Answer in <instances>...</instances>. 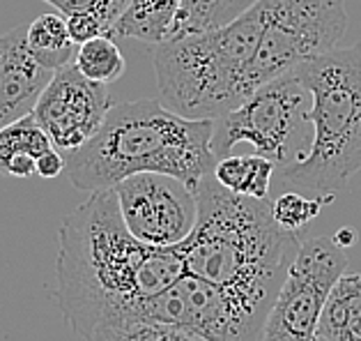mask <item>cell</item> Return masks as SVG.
<instances>
[{
    "label": "cell",
    "mask_w": 361,
    "mask_h": 341,
    "mask_svg": "<svg viewBox=\"0 0 361 341\" xmlns=\"http://www.w3.org/2000/svg\"><path fill=\"white\" fill-rule=\"evenodd\" d=\"M56 297L67 323L87 341L138 321L140 307L184 275L178 247L131 235L116 189H94L58 229Z\"/></svg>",
    "instance_id": "obj_1"
},
{
    "label": "cell",
    "mask_w": 361,
    "mask_h": 341,
    "mask_svg": "<svg viewBox=\"0 0 361 341\" xmlns=\"http://www.w3.org/2000/svg\"><path fill=\"white\" fill-rule=\"evenodd\" d=\"M198 220L178 244L184 273L269 316L302 238L274 222L269 198L235 194L207 173L193 187Z\"/></svg>",
    "instance_id": "obj_2"
},
{
    "label": "cell",
    "mask_w": 361,
    "mask_h": 341,
    "mask_svg": "<svg viewBox=\"0 0 361 341\" xmlns=\"http://www.w3.org/2000/svg\"><path fill=\"white\" fill-rule=\"evenodd\" d=\"M214 120L184 118L161 100H136L109 109L102 129L65 157L74 187L94 191L116 187L134 173H169L193 189L214 171Z\"/></svg>",
    "instance_id": "obj_3"
},
{
    "label": "cell",
    "mask_w": 361,
    "mask_h": 341,
    "mask_svg": "<svg viewBox=\"0 0 361 341\" xmlns=\"http://www.w3.org/2000/svg\"><path fill=\"white\" fill-rule=\"evenodd\" d=\"M265 30V7L216 30L191 32L154 44L159 100L184 118L214 120L249 97L246 72Z\"/></svg>",
    "instance_id": "obj_4"
},
{
    "label": "cell",
    "mask_w": 361,
    "mask_h": 341,
    "mask_svg": "<svg viewBox=\"0 0 361 341\" xmlns=\"http://www.w3.org/2000/svg\"><path fill=\"white\" fill-rule=\"evenodd\" d=\"M313 97L311 150L281 178L315 196L338 194L361 171V42L295 67Z\"/></svg>",
    "instance_id": "obj_5"
},
{
    "label": "cell",
    "mask_w": 361,
    "mask_h": 341,
    "mask_svg": "<svg viewBox=\"0 0 361 341\" xmlns=\"http://www.w3.org/2000/svg\"><path fill=\"white\" fill-rule=\"evenodd\" d=\"M313 97L295 69L262 83L240 107L214 118L212 152L216 160L233 155L237 143H251L253 150L290 166L304 160L313 143Z\"/></svg>",
    "instance_id": "obj_6"
},
{
    "label": "cell",
    "mask_w": 361,
    "mask_h": 341,
    "mask_svg": "<svg viewBox=\"0 0 361 341\" xmlns=\"http://www.w3.org/2000/svg\"><path fill=\"white\" fill-rule=\"evenodd\" d=\"M262 7L265 30L246 72L249 92L336 49L348 30L343 0H262Z\"/></svg>",
    "instance_id": "obj_7"
},
{
    "label": "cell",
    "mask_w": 361,
    "mask_h": 341,
    "mask_svg": "<svg viewBox=\"0 0 361 341\" xmlns=\"http://www.w3.org/2000/svg\"><path fill=\"white\" fill-rule=\"evenodd\" d=\"M345 247L334 238L302 240L265 323V341H313L334 284L345 273Z\"/></svg>",
    "instance_id": "obj_8"
},
{
    "label": "cell",
    "mask_w": 361,
    "mask_h": 341,
    "mask_svg": "<svg viewBox=\"0 0 361 341\" xmlns=\"http://www.w3.org/2000/svg\"><path fill=\"white\" fill-rule=\"evenodd\" d=\"M138 321H164L198 332L207 341H265L267 318L221 288L184 273L140 307Z\"/></svg>",
    "instance_id": "obj_9"
},
{
    "label": "cell",
    "mask_w": 361,
    "mask_h": 341,
    "mask_svg": "<svg viewBox=\"0 0 361 341\" xmlns=\"http://www.w3.org/2000/svg\"><path fill=\"white\" fill-rule=\"evenodd\" d=\"M122 220L134 238L152 247H178L198 220V201L184 180L169 173H134L116 187Z\"/></svg>",
    "instance_id": "obj_10"
},
{
    "label": "cell",
    "mask_w": 361,
    "mask_h": 341,
    "mask_svg": "<svg viewBox=\"0 0 361 341\" xmlns=\"http://www.w3.org/2000/svg\"><path fill=\"white\" fill-rule=\"evenodd\" d=\"M109 109L106 85L83 76L72 63L54 74L32 116L49 134L54 148L74 152L99 132Z\"/></svg>",
    "instance_id": "obj_11"
},
{
    "label": "cell",
    "mask_w": 361,
    "mask_h": 341,
    "mask_svg": "<svg viewBox=\"0 0 361 341\" xmlns=\"http://www.w3.org/2000/svg\"><path fill=\"white\" fill-rule=\"evenodd\" d=\"M54 74L32 58L23 25L0 35V127L30 116Z\"/></svg>",
    "instance_id": "obj_12"
},
{
    "label": "cell",
    "mask_w": 361,
    "mask_h": 341,
    "mask_svg": "<svg viewBox=\"0 0 361 341\" xmlns=\"http://www.w3.org/2000/svg\"><path fill=\"white\" fill-rule=\"evenodd\" d=\"M49 134L35 116H25L0 127V173L10 178H30L37 173V160L51 150Z\"/></svg>",
    "instance_id": "obj_13"
},
{
    "label": "cell",
    "mask_w": 361,
    "mask_h": 341,
    "mask_svg": "<svg viewBox=\"0 0 361 341\" xmlns=\"http://www.w3.org/2000/svg\"><path fill=\"white\" fill-rule=\"evenodd\" d=\"M318 337L324 341H361V273H343L324 302Z\"/></svg>",
    "instance_id": "obj_14"
},
{
    "label": "cell",
    "mask_w": 361,
    "mask_h": 341,
    "mask_svg": "<svg viewBox=\"0 0 361 341\" xmlns=\"http://www.w3.org/2000/svg\"><path fill=\"white\" fill-rule=\"evenodd\" d=\"M182 0H131L120 16L113 37H131L147 44H159L169 37Z\"/></svg>",
    "instance_id": "obj_15"
},
{
    "label": "cell",
    "mask_w": 361,
    "mask_h": 341,
    "mask_svg": "<svg viewBox=\"0 0 361 341\" xmlns=\"http://www.w3.org/2000/svg\"><path fill=\"white\" fill-rule=\"evenodd\" d=\"M25 42H28L32 58L39 65L54 69V72L72 65L76 58L74 49L78 44L72 40V35H69L65 14L60 12L37 16L25 28Z\"/></svg>",
    "instance_id": "obj_16"
},
{
    "label": "cell",
    "mask_w": 361,
    "mask_h": 341,
    "mask_svg": "<svg viewBox=\"0 0 361 341\" xmlns=\"http://www.w3.org/2000/svg\"><path fill=\"white\" fill-rule=\"evenodd\" d=\"M276 162L258 152L253 155H226L214 164V178L235 194L267 198Z\"/></svg>",
    "instance_id": "obj_17"
},
{
    "label": "cell",
    "mask_w": 361,
    "mask_h": 341,
    "mask_svg": "<svg viewBox=\"0 0 361 341\" xmlns=\"http://www.w3.org/2000/svg\"><path fill=\"white\" fill-rule=\"evenodd\" d=\"M255 3L258 0H182L166 40L224 28L249 12Z\"/></svg>",
    "instance_id": "obj_18"
},
{
    "label": "cell",
    "mask_w": 361,
    "mask_h": 341,
    "mask_svg": "<svg viewBox=\"0 0 361 341\" xmlns=\"http://www.w3.org/2000/svg\"><path fill=\"white\" fill-rule=\"evenodd\" d=\"M74 65L83 76L104 85L118 81L127 67L125 56L116 44V37H111V35H99V37L78 44Z\"/></svg>",
    "instance_id": "obj_19"
},
{
    "label": "cell",
    "mask_w": 361,
    "mask_h": 341,
    "mask_svg": "<svg viewBox=\"0 0 361 341\" xmlns=\"http://www.w3.org/2000/svg\"><path fill=\"white\" fill-rule=\"evenodd\" d=\"M336 198V194H322V196H313L308 198L304 194H297V191H286L279 198L271 201V215H274V222L286 231H304L308 224H311L315 217L322 213V208L331 203Z\"/></svg>",
    "instance_id": "obj_20"
},
{
    "label": "cell",
    "mask_w": 361,
    "mask_h": 341,
    "mask_svg": "<svg viewBox=\"0 0 361 341\" xmlns=\"http://www.w3.org/2000/svg\"><path fill=\"white\" fill-rule=\"evenodd\" d=\"M94 341H207L198 332L164 321H134L102 332Z\"/></svg>",
    "instance_id": "obj_21"
},
{
    "label": "cell",
    "mask_w": 361,
    "mask_h": 341,
    "mask_svg": "<svg viewBox=\"0 0 361 341\" xmlns=\"http://www.w3.org/2000/svg\"><path fill=\"white\" fill-rule=\"evenodd\" d=\"M42 3H49L56 7V12L60 14H92L97 16L113 35V28L125 10L129 7L131 0H42Z\"/></svg>",
    "instance_id": "obj_22"
},
{
    "label": "cell",
    "mask_w": 361,
    "mask_h": 341,
    "mask_svg": "<svg viewBox=\"0 0 361 341\" xmlns=\"http://www.w3.org/2000/svg\"><path fill=\"white\" fill-rule=\"evenodd\" d=\"M65 19H67L69 35H72V40L76 42V44H83V42L92 40V37H99V35H111V30L106 28V25L92 14H69V16H65Z\"/></svg>",
    "instance_id": "obj_23"
},
{
    "label": "cell",
    "mask_w": 361,
    "mask_h": 341,
    "mask_svg": "<svg viewBox=\"0 0 361 341\" xmlns=\"http://www.w3.org/2000/svg\"><path fill=\"white\" fill-rule=\"evenodd\" d=\"M65 171V157L58 152V148H51V150L44 152L37 160V176L42 178H56Z\"/></svg>",
    "instance_id": "obj_24"
},
{
    "label": "cell",
    "mask_w": 361,
    "mask_h": 341,
    "mask_svg": "<svg viewBox=\"0 0 361 341\" xmlns=\"http://www.w3.org/2000/svg\"><path fill=\"white\" fill-rule=\"evenodd\" d=\"M334 240H336L341 247H350L352 242H357V233L350 231V229H343V231H338L336 235H334Z\"/></svg>",
    "instance_id": "obj_25"
},
{
    "label": "cell",
    "mask_w": 361,
    "mask_h": 341,
    "mask_svg": "<svg viewBox=\"0 0 361 341\" xmlns=\"http://www.w3.org/2000/svg\"><path fill=\"white\" fill-rule=\"evenodd\" d=\"M313 341H324V339H322V337H315Z\"/></svg>",
    "instance_id": "obj_26"
}]
</instances>
